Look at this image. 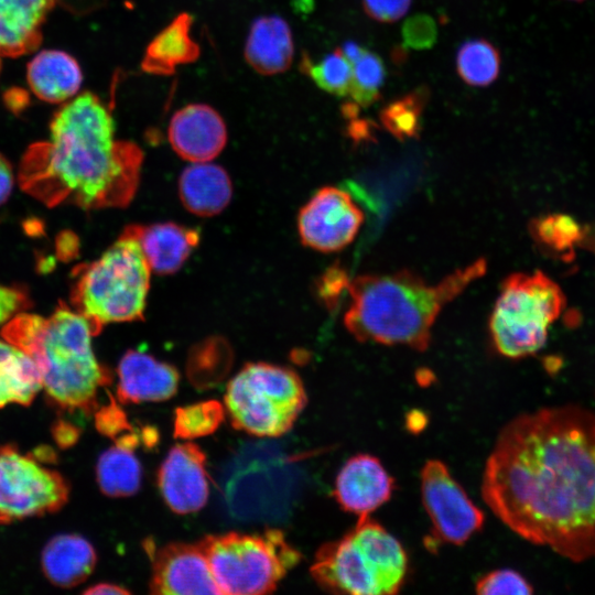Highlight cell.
Instances as JSON below:
<instances>
[{
	"instance_id": "cell-39",
	"label": "cell",
	"mask_w": 595,
	"mask_h": 595,
	"mask_svg": "<svg viewBox=\"0 0 595 595\" xmlns=\"http://www.w3.org/2000/svg\"><path fill=\"white\" fill-rule=\"evenodd\" d=\"M13 186V173L10 163L0 154V205L10 195Z\"/></svg>"
},
{
	"instance_id": "cell-37",
	"label": "cell",
	"mask_w": 595,
	"mask_h": 595,
	"mask_svg": "<svg viewBox=\"0 0 595 595\" xmlns=\"http://www.w3.org/2000/svg\"><path fill=\"white\" fill-rule=\"evenodd\" d=\"M29 306L30 301L24 292L0 284V326Z\"/></svg>"
},
{
	"instance_id": "cell-19",
	"label": "cell",
	"mask_w": 595,
	"mask_h": 595,
	"mask_svg": "<svg viewBox=\"0 0 595 595\" xmlns=\"http://www.w3.org/2000/svg\"><path fill=\"white\" fill-rule=\"evenodd\" d=\"M245 60L258 74L284 73L292 64L294 44L288 22L279 15L256 19L245 44Z\"/></svg>"
},
{
	"instance_id": "cell-38",
	"label": "cell",
	"mask_w": 595,
	"mask_h": 595,
	"mask_svg": "<svg viewBox=\"0 0 595 595\" xmlns=\"http://www.w3.org/2000/svg\"><path fill=\"white\" fill-rule=\"evenodd\" d=\"M348 284L345 271L340 268H333L322 279L321 296L327 304H334L344 289L348 288Z\"/></svg>"
},
{
	"instance_id": "cell-10",
	"label": "cell",
	"mask_w": 595,
	"mask_h": 595,
	"mask_svg": "<svg viewBox=\"0 0 595 595\" xmlns=\"http://www.w3.org/2000/svg\"><path fill=\"white\" fill-rule=\"evenodd\" d=\"M69 485L56 469L45 466L37 454L0 446V523L60 510L69 498Z\"/></svg>"
},
{
	"instance_id": "cell-40",
	"label": "cell",
	"mask_w": 595,
	"mask_h": 595,
	"mask_svg": "<svg viewBox=\"0 0 595 595\" xmlns=\"http://www.w3.org/2000/svg\"><path fill=\"white\" fill-rule=\"evenodd\" d=\"M85 595H127L130 594L125 587L112 583H98L84 591Z\"/></svg>"
},
{
	"instance_id": "cell-20",
	"label": "cell",
	"mask_w": 595,
	"mask_h": 595,
	"mask_svg": "<svg viewBox=\"0 0 595 595\" xmlns=\"http://www.w3.org/2000/svg\"><path fill=\"white\" fill-rule=\"evenodd\" d=\"M97 555L91 543L75 533L51 538L41 554L45 577L55 586L72 588L82 584L93 573Z\"/></svg>"
},
{
	"instance_id": "cell-36",
	"label": "cell",
	"mask_w": 595,
	"mask_h": 595,
	"mask_svg": "<svg viewBox=\"0 0 595 595\" xmlns=\"http://www.w3.org/2000/svg\"><path fill=\"white\" fill-rule=\"evenodd\" d=\"M410 6L411 0H363L366 14L382 23H392L401 19Z\"/></svg>"
},
{
	"instance_id": "cell-42",
	"label": "cell",
	"mask_w": 595,
	"mask_h": 595,
	"mask_svg": "<svg viewBox=\"0 0 595 595\" xmlns=\"http://www.w3.org/2000/svg\"><path fill=\"white\" fill-rule=\"evenodd\" d=\"M570 1H577V2H580V1H584V0H570Z\"/></svg>"
},
{
	"instance_id": "cell-3",
	"label": "cell",
	"mask_w": 595,
	"mask_h": 595,
	"mask_svg": "<svg viewBox=\"0 0 595 595\" xmlns=\"http://www.w3.org/2000/svg\"><path fill=\"white\" fill-rule=\"evenodd\" d=\"M486 270V260L477 259L435 284L409 270L359 275L347 288L350 302L344 325L360 343L405 345L423 351L442 309Z\"/></svg>"
},
{
	"instance_id": "cell-8",
	"label": "cell",
	"mask_w": 595,
	"mask_h": 595,
	"mask_svg": "<svg viewBox=\"0 0 595 595\" xmlns=\"http://www.w3.org/2000/svg\"><path fill=\"white\" fill-rule=\"evenodd\" d=\"M564 307V293L543 272L512 273L504 280L489 320L495 348L512 359L536 354Z\"/></svg>"
},
{
	"instance_id": "cell-35",
	"label": "cell",
	"mask_w": 595,
	"mask_h": 595,
	"mask_svg": "<svg viewBox=\"0 0 595 595\" xmlns=\"http://www.w3.org/2000/svg\"><path fill=\"white\" fill-rule=\"evenodd\" d=\"M96 428L100 433L113 440L123 435V432L131 430L125 412L112 398L107 407L105 405L96 412Z\"/></svg>"
},
{
	"instance_id": "cell-15",
	"label": "cell",
	"mask_w": 595,
	"mask_h": 595,
	"mask_svg": "<svg viewBox=\"0 0 595 595\" xmlns=\"http://www.w3.org/2000/svg\"><path fill=\"white\" fill-rule=\"evenodd\" d=\"M169 142L174 152L192 163L209 162L227 143V128L216 109L206 104H190L171 117Z\"/></svg>"
},
{
	"instance_id": "cell-18",
	"label": "cell",
	"mask_w": 595,
	"mask_h": 595,
	"mask_svg": "<svg viewBox=\"0 0 595 595\" xmlns=\"http://www.w3.org/2000/svg\"><path fill=\"white\" fill-rule=\"evenodd\" d=\"M55 0H0V57H17L37 48L42 26Z\"/></svg>"
},
{
	"instance_id": "cell-14",
	"label": "cell",
	"mask_w": 595,
	"mask_h": 595,
	"mask_svg": "<svg viewBox=\"0 0 595 595\" xmlns=\"http://www.w3.org/2000/svg\"><path fill=\"white\" fill-rule=\"evenodd\" d=\"M158 484L174 512L184 515L202 509L209 493L205 453L191 442L173 446L160 466Z\"/></svg>"
},
{
	"instance_id": "cell-41",
	"label": "cell",
	"mask_w": 595,
	"mask_h": 595,
	"mask_svg": "<svg viewBox=\"0 0 595 595\" xmlns=\"http://www.w3.org/2000/svg\"><path fill=\"white\" fill-rule=\"evenodd\" d=\"M343 56L353 65L365 52L366 48L355 42H346L342 47H338Z\"/></svg>"
},
{
	"instance_id": "cell-5",
	"label": "cell",
	"mask_w": 595,
	"mask_h": 595,
	"mask_svg": "<svg viewBox=\"0 0 595 595\" xmlns=\"http://www.w3.org/2000/svg\"><path fill=\"white\" fill-rule=\"evenodd\" d=\"M310 572L332 593L391 595L405 582L408 556L389 531L364 516L342 538L317 550Z\"/></svg>"
},
{
	"instance_id": "cell-22",
	"label": "cell",
	"mask_w": 595,
	"mask_h": 595,
	"mask_svg": "<svg viewBox=\"0 0 595 595\" xmlns=\"http://www.w3.org/2000/svg\"><path fill=\"white\" fill-rule=\"evenodd\" d=\"M26 79L33 94L41 100L64 104L79 90L83 73L77 61L69 54L45 50L29 62Z\"/></svg>"
},
{
	"instance_id": "cell-9",
	"label": "cell",
	"mask_w": 595,
	"mask_h": 595,
	"mask_svg": "<svg viewBox=\"0 0 595 595\" xmlns=\"http://www.w3.org/2000/svg\"><path fill=\"white\" fill-rule=\"evenodd\" d=\"M306 401L303 382L294 370L267 363L245 365L225 393L232 426L256 436L288 432Z\"/></svg>"
},
{
	"instance_id": "cell-13",
	"label": "cell",
	"mask_w": 595,
	"mask_h": 595,
	"mask_svg": "<svg viewBox=\"0 0 595 595\" xmlns=\"http://www.w3.org/2000/svg\"><path fill=\"white\" fill-rule=\"evenodd\" d=\"M150 592L160 595L221 594L199 544L185 542L167 543L154 552Z\"/></svg>"
},
{
	"instance_id": "cell-2",
	"label": "cell",
	"mask_w": 595,
	"mask_h": 595,
	"mask_svg": "<svg viewBox=\"0 0 595 595\" xmlns=\"http://www.w3.org/2000/svg\"><path fill=\"white\" fill-rule=\"evenodd\" d=\"M142 161L139 145L115 138L111 111L85 91L53 115L47 140L26 149L19 183L48 207H123L137 192Z\"/></svg>"
},
{
	"instance_id": "cell-26",
	"label": "cell",
	"mask_w": 595,
	"mask_h": 595,
	"mask_svg": "<svg viewBox=\"0 0 595 595\" xmlns=\"http://www.w3.org/2000/svg\"><path fill=\"white\" fill-rule=\"evenodd\" d=\"M99 489L108 497L134 495L141 485L142 469L133 448L116 444L104 451L97 461Z\"/></svg>"
},
{
	"instance_id": "cell-31",
	"label": "cell",
	"mask_w": 595,
	"mask_h": 595,
	"mask_svg": "<svg viewBox=\"0 0 595 595\" xmlns=\"http://www.w3.org/2000/svg\"><path fill=\"white\" fill-rule=\"evenodd\" d=\"M353 78L348 96L359 106L367 107L380 98L386 67L379 55L366 52L351 65Z\"/></svg>"
},
{
	"instance_id": "cell-32",
	"label": "cell",
	"mask_w": 595,
	"mask_h": 595,
	"mask_svg": "<svg viewBox=\"0 0 595 595\" xmlns=\"http://www.w3.org/2000/svg\"><path fill=\"white\" fill-rule=\"evenodd\" d=\"M530 230L538 242L558 252L573 248L582 239L581 226L566 215L538 218L531 224Z\"/></svg>"
},
{
	"instance_id": "cell-27",
	"label": "cell",
	"mask_w": 595,
	"mask_h": 595,
	"mask_svg": "<svg viewBox=\"0 0 595 595\" xmlns=\"http://www.w3.org/2000/svg\"><path fill=\"white\" fill-rule=\"evenodd\" d=\"M430 91L425 86L388 102L380 111V121L398 140L416 138L422 128L423 110Z\"/></svg>"
},
{
	"instance_id": "cell-30",
	"label": "cell",
	"mask_w": 595,
	"mask_h": 595,
	"mask_svg": "<svg viewBox=\"0 0 595 595\" xmlns=\"http://www.w3.org/2000/svg\"><path fill=\"white\" fill-rule=\"evenodd\" d=\"M225 419L223 404L217 400L201 401L175 409L173 434L192 440L214 433Z\"/></svg>"
},
{
	"instance_id": "cell-16",
	"label": "cell",
	"mask_w": 595,
	"mask_h": 595,
	"mask_svg": "<svg viewBox=\"0 0 595 595\" xmlns=\"http://www.w3.org/2000/svg\"><path fill=\"white\" fill-rule=\"evenodd\" d=\"M393 487V479L377 457L357 454L339 469L334 497L345 511L364 517L388 501Z\"/></svg>"
},
{
	"instance_id": "cell-24",
	"label": "cell",
	"mask_w": 595,
	"mask_h": 595,
	"mask_svg": "<svg viewBox=\"0 0 595 595\" xmlns=\"http://www.w3.org/2000/svg\"><path fill=\"white\" fill-rule=\"evenodd\" d=\"M193 17L182 12L148 44L141 68L152 75H172L180 65L194 63L199 45L191 37Z\"/></svg>"
},
{
	"instance_id": "cell-11",
	"label": "cell",
	"mask_w": 595,
	"mask_h": 595,
	"mask_svg": "<svg viewBox=\"0 0 595 595\" xmlns=\"http://www.w3.org/2000/svg\"><path fill=\"white\" fill-rule=\"evenodd\" d=\"M421 495L432 523V533L441 542L461 545L484 524L483 511L470 500L446 465L428 461L421 470Z\"/></svg>"
},
{
	"instance_id": "cell-28",
	"label": "cell",
	"mask_w": 595,
	"mask_h": 595,
	"mask_svg": "<svg viewBox=\"0 0 595 595\" xmlns=\"http://www.w3.org/2000/svg\"><path fill=\"white\" fill-rule=\"evenodd\" d=\"M456 69L466 84L477 87L488 86L499 75V52L486 40L467 41L457 52Z\"/></svg>"
},
{
	"instance_id": "cell-21",
	"label": "cell",
	"mask_w": 595,
	"mask_h": 595,
	"mask_svg": "<svg viewBox=\"0 0 595 595\" xmlns=\"http://www.w3.org/2000/svg\"><path fill=\"white\" fill-rule=\"evenodd\" d=\"M132 227L151 271L160 274L176 272L199 241L195 229L174 223Z\"/></svg>"
},
{
	"instance_id": "cell-34",
	"label": "cell",
	"mask_w": 595,
	"mask_h": 595,
	"mask_svg": "<svg viewBox=\"0 0 595 595\" xmlns=\"http://www.w3.org/2000/svg\"><path fill=\"white\" fill-rule=\"evenodd\" d=\"M436 26L431 17L418 14L405 21L402 28L404 43L415 50L430 48L436 41Z\"/></svg>"
},
{
	"instance_id": "cell-33",
	"label": "cell",
	"mask_w": 595,
	"mask_h": 595,
	"mask_svg": "<svg viewBox=\"0 0 595 595\" xmlns=\"http://www.w3.org/2000/svg\"><path fill=\"white\" fill-rule=\"evenodd\" d=\"M476 592L480 595L531 594V584L518 572L510 569L495 570L476 582Z\"/></svg>"
},
{
	"instance_id": "cell-6",
	"label": "cell",
	"mask_w": 595,
	"mask_h": 595,
	"mask_svg": "<svg viewBox=\"0 0 595 595\" xmlns=\"http://www.w3.org/2000/svg\"><path fill=\"white\" fill-rule=\"evenodd\" d=\"M76 271L72 306L98 332L108 323L143 317L151 269L132 225L97 260Z\"/></svg>"
},
{
	"instance_id": "cell-23",
	"label": "cell",
	"mask_w": 595,
	"mask_h": 595,
	"mask_svg": "<svg viewBox=\"0 0 595 595\" xmlns=\"http://www.w3.org/2000/svg\"><path fill=\"white\" fill-rule=\"evenodd\" d=\"M231 193L229 175L217 164L194 163L184 169L178 180L184 207L197 216L219 214L228 205Z\"/></svg>"
},
{
	"instance_id": "cell-25",
	"label": "cell",
	"mask_w": 595,
	"mask_h": 595,
	"mask_svg": "<svg viewBox=\"0 0 595 595\" xmlns=\"http://www.w3.org/2000/svg\"><path fill=\"white\" fill-rule=\"evenodd\" d=\"M42 389L41 372L32 357L0 340V409L8 404L29 405Z\"/></svg>"
},
{
	"instance_id": "cell-29",
	"label": "cell",
	"mask_w": 595,
	"mask_h": 595,
	"mask_svg": "<svg viewBox=\"0 0 595 595\" xmlns=\"http://www.w3.org/2000/svg\"><path fill=\"white\" fill-rule=\"evenodd\" d=\"M300 71L326 93L335 96L349 94L353 68L338 48L318 62H314L307 54H303Z\"/></svg>"
},
{
	"instance_id": "cell-4",
	"label": "cell",
	"mask_w": 595,
	"mask_h": 595,
	"mask_svg": "<svg viewBox=\"0 0 595 595\" xmlns=\"http://www.w3.org/2000/svg\"><path fill=\"white\" fill-rule=\"evenodd\" d=\"M98 333L87 317L64 303L48 317L21 312L1 329L4 340L35 361L50 399L64 410L86 414L111 381L93 351L91 338Z\"/></svg>"
},
{
	"instance_id": "cell-12",
	"label": "cell",
	"mask_w": 595,
	"mask_h": 595,
	"mask_svg": "<svg viewBox=\"0 0 595 595\" xmlns=\"http://www.w3.org/2000/svg\"><path fill=\"white\" fill-rule=\"evenodd\" d=\"M363 220V212L347 192L326 186L301 208L298 228L303 245L317 251L334 252L355 239Z\"/></svg>"
},
{
	"instance_id": "cell-17",
	"label": "cell",
	"mask_w": 595,
	"mask_h": 595,
	"mask_svg": "<svg viewBox=\"0 0 595 595\" xmlns=\"http://www.w3.org/2000/svg\"><path fill=\"white\" fill-rule=\"evenodd\" d=\"M117 374V397L125 404L167 400L176 393L180 381L172 365L132 349L120 359Z\"/></svg>"
},
{
	"instance_id": "cell-1",
	"label": "cell",
	"mask_w": 595,
	"mask_h": 595,
	"mask_svg": "<svg viewBox=\"0 0 595 595\" xmlns=\"http://www.w3.org/2000/svg\"><path fill=\"white\" fill-rule=\"evenodd\" d=\"M482 495L527 541L595 559V414L570 404L512 419L486 461Z\"/></svg>"
},
{
	"instance_id": "cell-7",
	"label": "cell",
	"mask_w": 595,
	"mask_h": 595,
	"mask_svg": "<svg viewBox=\"0 0 595 595\" xmlns=\"http://www.w3.org/2000/svg\"><path fill=\"white\" fill-rule=\"evenodd\" d=\"M197 543L223 595L271 593L301 560L278 529L210 534Z\"/></svg>"
}]
</instances>
